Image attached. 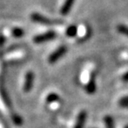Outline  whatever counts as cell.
<instances>
[{"instance_id":"9c48e42d","label":"cell","mask_w":128,"mask_h":128,"mask_svg":"<svg viewBox=\"0 0 128 128\" xmlns=\"http://www.w3.org/2000/svg\"><path fill=\"white\" fill-rule=\"evenodd\" d=\"M78 34V27L76 25H70L67 28L66 35L68 38H74Z\"/></svg>"},{"instance_id":"30bf717a","label":"cell","mask_w":128,"mask_h":128,"mask_svg":"<svg viewBox=\"0 0 128 128\" xmlns=\"http://www.w3.org/2000/svg\"><path fill=\"white\" fill-rule=\"evenodd\" d=\"M60 100V96L57 94H54V92H52V94H48L47 97H46V102L47 103H52V102H56Z\"/></svg>"},{"instance_id":"9a60e30c","label":"cell","mask_w":128,"mask_h":128,"mask_svg":"<svg viewBox=\"0 0 128 128\" xmlns=\"http://www.w3.org/2000/svg\"><path fill=\"white\" fill-rule=\"evenodd\" d=\"M118 105L122 108H128V96L123 97L118 102Z\"/></svg>"},{"instance_id":"ac0fdd59","label":"cell","mask_w":128,"mask_h":128,"mask_svg":"<svg viewBox=\"0 0 128 128\" xmlns=\"http://www.w3.org/2000/svg\"><path fill=\"white\" fill-rule=\"evenodd\" d=\"M124 128H128V126H124Z\"/></svg>"},{"instance_id":"8fae6325","label":"cell","mask_w":128,"mask_h":128,"mask_svg":"<svg viewBox=\"0 0 128 128\" xmlns=\"http://www.w3.org/2000/svg\"><path fill=\"white\" fill-rule=\"evenodd\" d=\"M104 123H105L106 128H115L114 120L110 116H106L104 118Z\"/></svg>"},{"instance_id":"2e32d148","label":"cell","mask_w":128,"mask_h":128,"mask_svg":"<svg viewBox=\"0 0 128 128\" xmlns=\"http://www.w3.org/2000/svg\"><path fill=\"white\" fill-rule=\"evenodd\" d=\"M6 43V38L3 34H0V47H2Z\"/></svg>"},{"instance_id":"4fadbf2b","label":"cell","mask_w":128,"mask_h":128,"mask_svg":"<svg viewBox=\"0 0 128 128\" xmlns=\"http://www.w3.org/2000/svg\"><path fill=\"white\" fill-rule=\"evenodd\" d=\"M118 31L119 32L120 34L124 35V36H127L128 38V27L123 24H120L118 26Z\"/></svg>"},{"instance_id":"3957f363","label":"cell","mask_w":128,"mask_h":128,"mask_svg":"<svg viewBox=\"0 0 128 128\" xmlns=\"http://www.w3.org/2000/svg\"><path fill=\"white\" fill-rule=\"evenodd\" d=\"M67 52V47L65 46H62L60 47H58L54 51V52L50 54L49 58H48V62L50 63H54L57 60H59L62 56Z\"/></svg>"},{"instance_id":"5b68a950","label":"cell","mask_w":128,"mask_h":128,"mask_svg":"<svg viewBox=\"0 0 128 128\" xmlns=\"http://www.w3.org/2000/svg\"><path fill=\"white\" fill-rule=\"evenodd\" d=\"M86 92L89 94H94L96 91V82H95V76L94 74H92L90 76V79L87 82V84L84 86Z\"/></svg>"},{"instance_id":"277c9868","label":"cell","mask_w":128,"mask_h":128,"mask_svg":"<svg viewBox=\"0 0 128 128\" xmlns=\"http://www.w3.org/2000/svg\"><path fill=\"white\" fill-rule=\"evenodd\" d=\"M33 82H34V74H33V72L28 71L25 76L23 90L25 92H30L33 86Z\"/></svg>"},{"instance_id":"6da1fadb","label":"cell","mask_w":128,"mask_h":128,"mask_svg":"<svg viewBox=\"0 0 128 128\" xmlns=\"http://www.w3.org/2000/svg\"><path fill=\"white\" fill-rule=\"evenodd\" d=\"M30 19L34 22L39 24H43V25H56V24H62V20H51V19L47 18L46 16L41 15L38 12H33L30 15Z\"/></svg>"},{"instance_id":"ba28073f","label":"cell","mask_w":128,"mask_h":128,"mask_svg":"<svg viewBox=\"0 0 128 128\" xmlns=\"http://www.w3.org/2000/svg\"><path fill=\"white\" fill-rule=\"evenodd\" d=\"M74 3H75V0H65L63 6H62V9H60V14L62 15H67L70 12V11L71 10Z\"/></svg>"},{"instance_id":"8992f818","label":"cell","mask_w":128,"mask_h":128,"mask_svg":"<svg viewBox=\"0 0 128 128\" xmlns=\"http://www.w3.org/2000/svg\"><path fill=\"white\" fill-rule=\"evenodd\" d=\"M86 118H87V113L86 111H81L78 114V118H76V122L75 124L74 128H84V126L86 124Z\"/></svg>"},{"instance_id":"7c38bea8","label":"cell","mask_w":128,"mask_h":128,"mask_svg":"<svg viewBox=\"0 0 128 128\" xmlns=\"http://www.w3.org/2000/svg\"><path fill=\"white\" fill-rule=\"evenodd\" d=\"M24 35V30L20 28H14L12 30V36L14 38H22Z\"/></svg>"},{"instance_id":"e0dca14e","label":"cell","mask_w":128,"mask_h":128,"mask_svg":"<svg viewBox=\"0 0 128 128\" xmlns=\"http://www.w3.org/2000/svg\"><path fill=\"white\" fill-rule=\"evenodd\" d=\"M122 80L124 82H128V71L122 76Z\"/></svg>"},{"instance_id":"7a4b0ae2","label":"cell","mask_w":128,"mask_h":128,"mask_svg":"<svg viewBox=\"0 0 128 128\" xmlns=\"http://www.w3.org/2000/svg\"><path fill=\"white\" fill-rule=\"evenodd\" d=\"M56 36V33L54 30H50V31L44 32L43 34H39L38 36H36L33 40L36 44H42V43L47 42V41H50L52 40L54 38H55Z\"/></svg>"},{"instance_id":"52a82bcc","label":"cell","mask_w":128,"mask_h":128,"mask_svg":"<svg viewBox=\"0 0 128 128\" xmlns=\"http://www.w3.org/2000/svg\"><path fill=\"white\" fill-rule=\"evenodd\" d=\"M0 95L2 97V100H4V104H6L8 108H11L12 107V102H11L10 97L8 95L7 92H6V89L4 88L3 84H0Z\"/></svg>"},{"instance_id":"5bb4252c","label":"cell","mask_w":128,"mask_h":128,"mask_svg":"<svg viewBox=\"0 0 128 128\" xmlns=\"http://www.w3.org/2000/svg\"><path fill=\"white\" fill-rule=\"evenodd\" d=\"M11 118H12V122H14V124H16V126H20V124H22V116H20L18 114H15V113H14V114H12Z\"/></svg>"}]
</instances>
